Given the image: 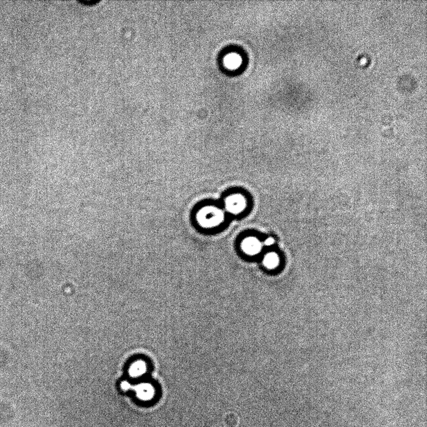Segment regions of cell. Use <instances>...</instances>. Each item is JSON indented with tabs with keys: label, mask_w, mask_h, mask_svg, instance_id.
Returning <instances> with one entry per match:
<instances>
[{
	"label": "cell",
	"mask_w": 427,
	"mask_h": 427,
	"mask_svg": "<svg viewBox=\"0 0 427 427\" xmlns=\"http://www.w3.org/2000/svg\"><path fill=\"white\" fill-rule=\"evenodd\" d=\"M225 220V214L220 209L214 206H206L200 210L197 214V221L205 228H214L221 225Z\"/></svg>",
	"instance_id": "cell-1"
},
{
	"label": "cell",
	"mask_w": 427,
	"mask_h": 427,
	"mask_svg": "<svg viewBox=\"0 0 427 427\" xmlns=\"http://www.w3.org/2000/svg\"><path fill=\"white\" fill-rule=\"evenodd\" d=\"M247 207V200L240 194L229 195L225 200V208L226 212L232 214H239L245 211Z\"/></svg>",
	"instance_id": "cell-2"
},
{
	"label": "cell",
	"mask_w": 427,
	"mask_h": 427,
	"mask_svg": "<svg viewBox=\"0 0 427 427\" xmlns=\"http://www.w3.org/2000/svg\"><path fill=\"white\" fill-rule=\"evenodd\" d=\"M264 246L259 238L250 236L243 239L241 243V249L245 255L254 257L261 253Z\"/></svg>",
	"instance_id": "cell-3"
},
{
	"label": "cell",
	"mask_w": 427,
	"mask_h": 427,
	"mask_svg": "<svg viewBox=\"0 0 427 427\" xmlns=\"http://www.w3.org/2000/svg\"><path fill=\"white\" fill-rule=\"evenodd\" d=\"M281 264V257L276 252H268L263 257L262 264L265 269L269 271H274L278 269Z\"/></svg>",
	"instance_id": "cell-4"
},
{
	"label": "cell",
	"mask_w": 427,
	"mask_h": 427,
	"mask_svg": "<svg viewBox=\"0 0 427 427\" xmlns=\"http://www.w3.org/2000/svg\"><path fill=\"white\" fill-rule=\"evenodd\" d=\"M242 64V57L236 53H230L226 55L223 59V64L226 69L230 71H235Z\"/></svg>",
	"instance_id": "cell-5"
},
{
	"label": "cell",
	"mask_w": 427,
	"mask_h": 427,
	"mask_svg": "<svg viewBox=\"0 0 427 427\" xmlns=\"http://www.w3.org/2000/svg\"><path fill=\"white\" fill-rule=\"evenodd\" d=\"M275 240L274 238L272 237H269L265 240V242L264 243V245L268 246V247H270V246H272L274 244Z\"/></svg>",
	"instance_id": "cell-6"
}]
</instances>
